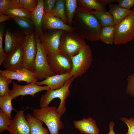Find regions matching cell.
I'll return each mask as SVG.
<instances>
[{"label": "cell", "mask_w": 134, "mask_h": 134, "mask_svg": "<svg viewBox=\"0 0 134 134\" xmlns=\"http://www.w3.org/2000/svg\"><path fill=\"white\" fill-rule=\"evenodd\" d=\"M93 11L78 6L73 16L72 27L85 40L96 41L99 40L101 27Z\"/></svg>", "instance_id": "1"}, {"label": "cell", "mask_w": 134, "mask_h": 134, "mask_svg": "<svg viewBox=\"0 0 134 134\" xmlns=\"http://www.w3.org/2000/svg\"><path fill=\"white\" fill-rule=\"evenodd\" d=\"M32 114L34 118L46 125L50 134H59V131L64 128L63 123L55 106L34 109Z\"/></svg>", "instance_id": "2"}, {"label": "cell", "mask_w": 134, "mask_h": 134, "mask_svg": "<svg viewBox=\"0 0 134 134\" xmlns=\"http://www.w3.org/2000/svg\"><path fill=\"white\" fill-rule=\"evenodd\" d=\"M87 45L85 39L75 31H64L60 38L59 51L71 58Z\"/></svg>", "instance_id": "3"}, {"label": "cell", "mask_w": 134, "mask_h": 134, "mask_svg": "<svg viewBox=\"0 0 134 134\" xmlns=\"http://www.w3.org/2000/svg\"><path fill=\"white\" fill-rule=\"evenodd\" d=\"M74 79L72 77L67 81L62 87L54 90L49 89L44 94L42 95L40 100V108L48 106L53 100L58 98L60 100V102L57 110L61 118L66 111V100L70 93L69 88Z\"/></svg>", "instance_id": "4"}, {"label": "cell", "mask_w": 134, "mask_h": 134, "mask_svg": "<svg viewBox=\"0 0 134 134\" xmlns=\"http://www.w3.org/2000/svg\"><path fill=\"white\" fill-rule=\"evenodd\" d=\"M119 23L115 25L114 43L124 44L134 39V8Z\"/></svg>", "instance_id": "5"}, {"label": "cell", "mask_w": 134, "mask_h": 134, "mask_svg": "<svg viewBox=\"0 0 134 134\" xmlns=\"http://www.w3.org/2000/svg\"><path fill=\"white\" fill-rule=\"evenodd\" d=\"M37 46V52L34 62V71L38 79H45L56 74L51 69L47 60V55L41 43L39 36L35 34Z\"/></svg>", "instance_id": "6"}, {"label": "cell", "mask_w": 134, "mask_h": 134, "mask_svg": "<svg viewBox=\"0 0 134 134\" xmlns=\"http://www.w3.org/2000/svg\"><path fill=\"white\" fill-rule=\"evenodd\" d=\"M72 67L71 72L76 78L82 76L90 68L92 61V52L87 45L76 55L72 57Z\"/></svg>", "instance_id": "7"}, {"label": "cell", "mask_w": 134, "mask_h": 134, "mask_svg": "<svg viewBox=\"0 0 134 134\" xmlns=\"http://www.w3.org/2000/svg\"><path fill=\"white\" fill-rule=\"evenodd\" d=\"M22 45L23 67L34 71V62L37 52L35 34L33 33L25 35Z\"/></svg>", "instance_id": "8"}, {"label": "cell", "mask_w": 134, "mask_h": 134, "mask_svg": "<svg viewBox=\"0 0 134 134\" xmlns=\"http://www.w3.org/2000/svg\"><path fill=\"white\" fill-rule=\"evenodd\" d=\"M45 31L39 37L47 55L59 52L60 38L64 31L58 30Z\"/></svg>", "instance_id": "9"}, {"label": "cell", "mask_w": 134, "mask_h": 134, "mask_svg": "<svg viewBox=\"0 0 134 134\" xmlns=\"http://www.w3.org/2000/svg\"><path fill=\"white\" fill-rule=\"evenodd\" d=\"M47 60L52 71L56 74L70 72L72 67L71 58L59 51L47 55Z\"/></svg>", "instance_id": "10"}, {"label": "cell", "mask_w": 134, "mask_h": 134, "mask_svg": "<svg viewBox=\"0 0 134 134\" xmlns=\"http://www.w3.org/2000/svg\"><path fill=\"white\" fill-rule=\"evenodd\" d=\"M22 108L16 110L15 116L11 120L7 131L10 134H31L29 123Z\"/></svg>", "instance_id": "11"}, {"label": "cell", "mask_w": 134, "mask_h": 134, "mask_svg": "<svg viewBox=\"0 0 134 134\" xmlns=\"http://www.w3.org/2000/svg\"><path fill=\"white\" fill-rule=\"evenodd\" d=\"M33 82L25 85H19L14 81L12 84L13 87L10 90L9 95L12 99L20 96L31 95L34 97L35 94L43 90L50 89L47 86H41Z\"/></svg>", "instance_id": "12"}, {"label": "cell", "mask_w": 134, "mask_h": 134, "mask_svg": "<svg viewBox=\"0 0 134 134\" xmlns=\"http://www.w3.org/2000/svg\"><path fill=\"white\" fill-rule=\"evenodd\" d=\"M2 64L5 70L11 71H16L24 67L22 45L7 54Z\"/></svg>", "instance_id": "13"}, {"label": "cell", "mask_w": 134, "mask_h": 134, "mask_svg": "<svg viewBox=\"0 0 134 134\" xmlns=\"http://www.w3.org/2000/svg\"><path fill=\"white\" fill-rule=\"evenodd\" d=\"M0 74L12 80H17L19 82L25 81L27 84L36 83L38 79L37 75L34 71L24 67L15 71L0 69Z\"/></svg>", "instance_id": "14"}, {"label": "cell", "mask_w": 134, "mask_h": 134, "mask_svg": "<svg viewBox=\"0 0 134 134\" xmlns=\"http://www.w3.org/2000/svg\"><path fill=\"white\" fill-rule=\"evenodd\" d=\"M42 31L50 30H58L66 31H75L74 28L65 24L60 18L52 14L44 12L42 22Z\"/></svg>", "instance_id": "15"}, {"label": "cell", "mask_w": 134, "mask_h": 134, "mask_svg": "<svg viewBox=\"0 0 134 134\" xmlns=\"http://www.w3.org/2000/svg\"><path fill=\"white\" fill-rule=\"evenodd\" d=\"M5 35L4 51L7 54L21 45L25 36L23 33L9 30L6 31Z\"/></svg>", "instance_id": "16"}, {"label": "cell", "mask_w": 134, "mask_h": 134, "mask_svg": "<svg viewBox=\"0 0 134 134\" xmlns=\"http://www.w3.org/2000/svg\"><path fill=\"white\" fill-rule=\"evenodd\" d=\"M72 77L71 72L56 74L48 77L42 81L37 82L35 84L38 86L45 85L48 86L50 89L54 90L62 87L66 82Z\"/></svg>", "instance_id": "17"}, {"label": "cell", "mask_w": 134, "mask_h": 134, "mask_svg": "<svg viewBox=\"0 0 134 134\" xmlns=\"http://www.w3.org/2000/svg\"><path fill=\"white\" fill-rule=\"evenodd\" d=\"M73 123L74 127L81 133L99 134V129L96 121L92 118H83L80 120L74 121Z\"/></svg>", "instance_id": "18"}, {"label": "cell", "mask_w": 134, "mask_h": 134, "mask_svg": "<svg viewBox=\"0 0 134 134\" xmlns=\"http://www.w3.org/2000/svg\"><path fill=\"white\" fill-rule=\"evenodd\" d=\"M37 5L31 14V19L35 27L36 34L40 36L43 33L42 22L44 14V0H38Z\"/></svg>", "instance_id": "19"}, {"label": "cell", "mask_w": 134, "mask_h": 134, "mask_svg": "<svg viewBox=\"0 0 134 134\" xmlns=\"http://www.w3.org/2000/svg\"><path fill=\"white\" fill-rule=\"evenodd\" d=\"M109 12L112 15L115 25L119 23L131 11L126 9L119 4L111 3L109 5Z\"/></svg>", "instance_id": "20"}, {"label": "cell", "mask_w": 134, "mask_h": 134, "mask_svg": "<svg viewBox=\"0 0 134 134\" xmlns=\"http://www.w3.org/2000/svg\"><path fill=\"white\" fill-rule=\"evenodd\" d=\"M26 116L30 126L31 134H50L48 129L43 126L42 121L34 118L31 113H28Z\"/></svg>", "instance_id": "21"}, {"label": "cell", "mask_w": 134, "mask_h": 134, "mask_svg": "<svg viewBox=\"0 0 134 134\" xmlns=\"http://www.w3.org/2000/svg\"><path fill=\"white\" fill-rule=\"evenodd\" d=\"M115 29V25L101 27L99 40L106 44H112L114 43Z\"/></svg>", "instance_id": "22"}, {"label": "cell", "mask_w": 134, "mask_h": 134, "mask_svg": "<svg viewBox=\"0 0 134 134\" xmlns=\"http://www.w3.org/2000/svg\"><path fill=\"white\" fill-rule=\"evenodd\" d=\"M92 12L101 27L115 25L113 17L109 11L94 10Z\"/></svg>", "instance_id": "23"}, {"label": "cell", "mask_w": 134, "mask_h": 134, "mask_svg": "<svg viewBox=\"0 0 134 134\" xmlns=\"http://www.w3.org/2000/svg\"><path fill=\"white\" fill-rule=\"evenodd\" d=\"M79 6H82L93 11H107L106 6L101 3L99 0H77Z\"/></svg>", "instance_id": "24"}, {"label": "cell", "mask_w": 134, "mask_h": 134, "mask_svg": "<svg viewBox=\"0 0 134 134\" xmlns=\"http://www.w3.org/2000/svg\"><path fill=\"white\" fill-rule=\"evenodd\" d=\"M51 14L68 25V20L65 13V0H57Z\"/></svg>", "instance_id": "25"}, {"label": "cell", "mask_w": 134, "mask_h": 134, "mask_svg": "<svg viewBox=\"0 0 134 134\" xmlns=\"http://www.w3.org/2000/svg\"><path fill=\"white\" fill-rule=\"evenodd\" d=\"M76 0H65V10L68 20V25L72 27L74 15L78 7Z\"/></svg>", "instance_id": "26"}, {"label": "cell", "mask_w": 134, "mask_h": 134, "mask_svg": "<svg viewBox=\"0 0 134 134\" xmlns=\"http://www.w3.org/2000/svg\"><path fill=\"white\" fill-rule=\"evenodd\" d=\"M12 19L21 28L25 35L33 33L35 27L31 19L28 18H15Z\"/></svg>", "instance_id": "27"}, {"label": "cell", "mask_w": 134, "mask_h": 134, "mask_svg": "<svg viewBox=\"0 0 134 134\" xmlns=\"http://www.w3.org/2000/svg\"><path fill=\"white\" fill-rule=\"evenodd\" d=\"M12 98L9 94L0 97V108L1 110L11 119H12L11 113L15 110L12 106Z\"/></svg>", "instance_id": "28"}, {"label": "cell", "mask_w": 134, "mask_h": 134, "mask_svg": "<svg viewBox=\"0 0 134 134\" xmlns=\"http://www.w3.org/2000/svg\"><path fill=\"white\" fill-rule=\"evenodd\" d=\"M31 14L21 7L13 8L7 10L3 14L13 18L31 19Z\"/></svg>", "instance_id": "29"}, {"label": "cell", "mask_w": 134, "mask_h": 134, "mask_svg": "<svg viewBox=\"0 0 134 134\" xmlns=\"http://www.w3.org/2000/svg\"><path fill=\"white\" fill-rule=\"evenodd\" d=\"M16 7H21L19 0H0V12L3 14L10 8Z\"/></svg>", "instance_id": "30"}, {"label": "cell", "mask_w": 134, "mask_h": 134, "mask_svg": "<svg viewBox=\"0 0 134 134\" xmlns=\"http://www.w3.org/2000/svg\"><path fill=\"white\" fill-rule=\"evenodd\" d=\"M12 79L0 74V97L9 94L10 90L9 84L12 82Z\"/></svg>", "instance_id": "31"}, {"label": "cell", "mask_w": 134, "mask_h": 134, "mask_svg": "<svg viewBox=\"0 0 134 134\" xmlns=\"http://www.w3.org/2000/svg\"><path fill=\"white\" fill-rule=\"evenodd\" d=\"M38 3L37 0H19L20 7L30 13L35 9Z\"/></svg>", "instance_id": "32"}, {"label": "cell", "mask_w": 134, "mask_h": 134, "mask_svg": "<svg viewBox=\"0 0 134 134\" xmlns=\"http://www.w3.org/2000/svg\"><path fill=\"white\" fill-rule=\"evenodd\" d=\"M11 119L1 109L0 110V133H1L8 129Z\"/></svg>", "instance_id": "33"}, {"label": "cell", "mask_w": 134, "mask_h": 134, "mask_svg": "<svg viewBox=\"0 0 134 134\" xmlns=\"http://www.w3.org/2000/svg\"><path fill=\"white\" fill-rule=\"evenodd\" d=\"M4 26L3 23H1L0 27V65L2 64L3 62L7 55L3 47V37L4 31Z\"/></svg>", "instance_id": "34"}, {"label": "cell", "mask_w": 134, "mask_h": 134, "mask_svg": "<svg viewBox=\"0 0 134 134\" xmlns=\"http://www.w3.org/2000/svg\"><path fill=\"white\" fill-rule=\"evenodd\" d=\"M128 84L126 89L127 93L134 97V74L129 76L127 79Z\"/></svg>", "instance_id": "35"}, {"label": "cell", "mask_w": 134, "mask_h": 134, "mask_svg": "<svg viewBox=\"0 0 134 134\" xmlns=\"http://www.w3.org/2000/svg\"><path fill=\"white\" fill-rule=\"evenodd\" d=\"M57 0H45L44 2V12L51 14Z\"/></svg>", "instance_id": "36"}, {"label": "cell", "mask_w": 134, "mask_h": 134, "mask_svg": "<svg viewBox=\"0 0 134 134\" xmlns=\"http://www.w3.org/2000/svg\"><path fill=\"white\" fill-rule=\"evenodd\" d=\"M120 120L126 123L128 127V132L126 134H134V118L128 119L122 117Z\"/></svg>", "instance_id": "37"}, {"label": "cell", "mask_w": 134, "mask_h": 134, "mask_svg": "<svg viewBox=\"0 0 134 134\" xmlns=\"http://www.w3.org/2000/svg\"><path fill=\"white\" fill-rule=\"evenodd\" d=\"M117 2L121 6L128 10L134 6V0H117Z\"/></svg>", "instance_id": "38"}, {"label": "cell", "mask_w": 134, "mask_h": 134, "mask_svg": "<svg viewBox=\"0 0 134 134\" xmlns=\"http://www.w3.org/2000/svg\"><path fill=\"white\" fill-rule=\"evenodd\" d=\"M12 18L9 16L4 15L3 13L0 12V22L2 23L5 21L8 20Z\"/></svg>", "instance_id": "39"}, {"label": "cell", "mask_w": 134, "mask_h": 134, "mask_svg": "<svg viewBox=\"0 0 134 134\" xmlns=\"http://www.w3.org/2000/svg\"><path fill=\"white\" fill-rule=\"evenodd\" d=\"M105 6L109 4L114 2H117V0H99Z\"/></svg>", "instance_id": "40"}, {"label": "cell", "mask_w": 134, "mask_h": 134, "mask_svg": "<svg viewBox=\"0 0 134 134\" xmlns=\"http://www.w3.org/2000/svg\"><path fill=\"white\" fill-rule=\"evenodd\" d=\"M114 125L115 124L113 122H110L109 125V130L108 134H115L113 130V127Z\"/></svg>", "instance_id": "41"}]
</instances>
